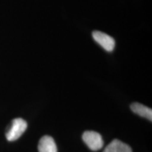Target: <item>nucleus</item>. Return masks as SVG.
I'll list each match as a JSON object with an SVG mask.
<instances>
[{"label":"nucleus","instance_id":"1","mask_svg":"<svg viewBox=\"0 0 152 152\" xmlns=\"http://www.w3.org/2000/svg\"><path fill=\"white\" fill-rule=\"evenodd\" d=\"M27 127V122L21 118H17L14 119L6 133L7 140L9 142L16 141L25 132Z\"/></svg>","mask_w":152,"mask_h":152},{"label":"nucleus","instance_id":"2","mask_svg":"<svg viewBox=\"0 0 152 152\" xmlns=\"http://www.w3.org/2000/svg\"><path fill=\"white\" fill-rule=\"evenodd\" d=\"M83 140L92 151H98L104 146V141L102 135L94 131L85 132L83 134Z\"/></svg>","mask_w":152,"mask_h":152},{"label":"nucleus","instance_id":"3","mask_svg":"<svg viewBox=\"0 0 152 152\" xmlns=\"http://www.w3.org/2000/svg\"><path fill=\"white\" fill-rule=\"evenodd\" d=\"M92 37L94 40L106 52H111L115 48V40L111 36L107 35L106 33L96 30L92 33Z\"/></svg>","mask_w":152,"mask_h":152},{"label":"nucleus","instance_id":"4","mask_svg":"<svg viewBox=\"0 0 152 152\" xmlns=\"http://www.w3.org/2000/svg\"><path fill=\"white\" fill-rule=\"evenodd\" d=\"M39 152H57V147L54 139L49 135L42 137L38 144Z\"/></svg>","mask_w":152,"mask_h":152},{"label":"nucleus","instance_id":"5","mask_svg":"<svg viewBox=\"0 0 152 152\" xmlns=\"http://www.w3.org/2000/svg\"><path fill=\"white\" fill-rule=\"evenodd\" d=\"M104 152H132L128 144L118 140H113L104 149Z\"/></svg>","mask_w":152,"mask_h":152},{"label":"nucleus","instance_id":"6","mask_svg":"<svg viewBox=\"0 0 152 152\" xmlns=\"http://www.w3.org/2000/svg\"><path fill=\"white\" fill-rule=\"evenodd\" d=\"M130 109L134 113L137 114L141 117H144L152 121V110L147 106L139 103H133L131 104Z\"/></svg>","mask_w":152,"mask_h":152}]
</instances>
